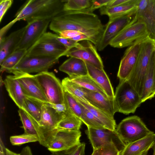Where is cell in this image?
<instances>
[{"label":"cell","mask_w":155,"mask_h":155,"mask_svg":"<svg viewBox=\"0 0 155 155\" xmlns=\"http://www.w3.org/2000/svg\"><path fill=\"white\" fill-rule=\"evenodd\" d=\"M83 41L68 50L64 56L80 59L99 69H104L102 61L95 47L90 41Z\"/></svg>","instance_id":"30bf717a"},{"label":"cell","mask_w":155,"mask_h":155,"mask_svg":"<svg viewBox=\"0 0 155 155\" xmlns=\"http://www.w3.org/2000/svg\"><path fill=\"white\" fill-rule=\"evenodd\" d=\"M25 26L11 33L0 40V64L15 51L23 35Z\"/></svg>","instance_id":"ffe728a7"},{"label":"cell","mask_w":155,"mask_h":155,"mask_svg":"<svg viewBox=\"0 0 155 155\" xmlns=\"http://www.w3.org/2000/svg\"><path fill=\"white\" fill-rule=\"evenodd\" d=\"M155 41L149 37L141 42L137 60L132 73L127 80L141 97L146 73L154 49Z\"/></svg>","instance_id":"3957f363"},{"label":"cell","mask_w":155,"mask_h":155,"mask_svg":"<svg viewBox=\"0 0 155 155\" xmlns=\"http://www.w3.org/2000/svg\"><path fill=\"white\" fill-rule=\"evenodd\" d=\"M35 76L48 103L64 102V90L61 82L54 73L46 71L38 73Z\"/></svg>","instance_id":"ba28073f"},{"label":"cell","mask_w":155,"mask_h":155,"mask_svg":"<svg viewBox=\"0 0 155 155\" xmlns=\"http://www.w3.org/2000/svg\"><path fill=\"white\" fill-rule=\"evenodd\" d=\"M99 155H120L117 148L112 144H107L98 149Z\"/></svg>","instance_id":"74e56055"},{"label":"cell","mask_w":155,"mask_h":155,"mask_svg":"<svg viewBox=\"0 0 155 155\" xmlns=\"http://www.w3.org/2000/svg\"><path fill=\"white\" fill-rule=\"evenodd\" d=\"M82 34H83L77 31L69 30L62 31L58 34V35L63 38L71 39Z\"/></svg>","instance_id":"7bdbcfd3"},{"label":"cell","mask_w":155,"mask_h":155,"mask_svg":"<svg viewBox=\"0 0 155 155\" xmlns=\"http://www.w3.org/2000/svg\"><path fill=\"white\" fill-rule=\"evenodd\" d=\"M82 109L80 119L87 127L97 129H106L102 122L79 102Z\"/></svg>","instance_id":"d6a6232c"},{"label":"cell","mask_w":155,"mask_h":155,"mask_svg":"<svg viewBox=\"0 0 155 155\" xmlns=\"http://www.w3.org/2000/svg\"><path fill=\"white\" fill-rule=\"evenodd\" d=\"M141 42L128 47L125 51L121 60L117 74L120 81L127 80L133 71L139 55Z\"/></svg>","instance_id":"e0dca14e"},{"label":"cell","mask_w":155,"mask_h":155,"mask_svg":"<svg viewBox=\"0 0 155 155\" xmlns=\"http://www.w3.org/2000/svg\"><path fill=\"white\" fill-rule=\"evenodd\" d=\"M57 35L45 33L27 50L25 56L59 58L64 56L68 49L56 39Z\"/></svg>","instance_id":"5b68a950"},{"label":"cell","mask_w":155,"mask_h":155,"mask_svg":"<svg viewBox=\"0 0 155 155\" xmlns=\"http://www.w3.org/2000/svg\"><path fill=\"white\" fill-rule=\"evenodd\" d=\"M81 120L68 110L64 117L58 124L57 129L67 130H79L82 124Z\"/></svg>","instance_id":"f546056e"},{"label":"cell","mask_w":155,"mask_h":155,"mask_svg":"<svg viewBox=\"0 0 155 155\" xmlns=\"http://www.w3.org/2000/svg\"><path fill=\"white\" fill-rule=\"evenodd\" d=\"M69 78L72 81L83 88L100 93L108 97L102 89L88 74Z\"/></svg>","instance_id":"4dcf8cb0"},{"label":"cell","mask_w":155,"mask_h":155,"mask_svg":"<svg viewBox=\"0 0 155 155\" xmlns=\"http://www.w3.org/2000/svg\"><path fill=\"white\" fill-rule=\"evenodd\" d=\"M155 96V51L151 55L146 73L142 93V103L153 98Z\"/></svg>","instance_id":"44dd1931"},{"label":"cell","mask_w":155,"mask_h":155,"mask_svg":"<svg viewBox=\"0 0 155 155\" xmlns=\"http://www.w3.org/2000/svg\"><path fill=\"white\" fill-rule=\"evenodd\" d=\"M64 102L67 105L68 110L72 114L80 118L82 111L79 102L75 97L64 90Z\"/></svg>","instance_id":"e575fe53"},{"label":"cell","mask_w":155,"mask_h":155,"mask_svg":"<svg viewBox=\"0 0 155 155\" xmlns=\"http://www.w3.org/2000/svg\"><path fill=\"white\" fill-rule=\"evenodd\" d=\"M44 104L40 101L27 97L23 109L32 117L38 124L41 120L42 107Z\"/></svg>","instance_id":"f1b7e54d"},{"label":"cell","mask_w":155,"mask_h":155,"mask_svg":"<svg viewBox=\"0 0 155 155\" xmlns=\"http://www.w3.org/2000/svg\"><path fill=\"white\" fill-rule=\"evenodd\" d=\"M13 74L21 84L26 97L32 98L44 103H48L35 75L13 70Z\"/></svg>","instance_id":"4fadbf2b"},{"label":"cell","mask_w":155,"mask_h":155,"mask_svg":"<svg viewBox=\"0 0 155 155\" xmlns=\"http://www.w3.org/2000/svg\"><path fill=\"white\" fill-rule=\"evenodd\" d=\"M71 39L74 40L77 42H78L79 41L85 40L89 41L91 42V40L90 38L87 35L84 34H82L81 35H78Z\"/></svg>","instance_id":"f6af8a7d"},{"label":"cell","mask_w":155,"mask_h":155,"mask_svg":"<svg viewBox=\"0 0 155 155\" xmlns=\"http://www.w3.org/2000/svg\"><path fill=\"white\" fill-rule=\"evenodd\" d=\"M59 59L55 58L25 56L13 70L30 74L48 71L58 62Z\"/></svg>","instance_id":"7c38bea8"},{"label":"cell","mask_w":155,"mask_h":155,"mask_svg":"<svg viewBox=\"0 0 155 155\" xmlns=\"http://www.w3.org/2000/svg\"><path fill=\"white\" fill-rule=\"evenodd\" d=\"M114 102L116 112L125 114L134 113L142 103L141 97L127 80L120 81Z\"/></svg>","instance_id":"277c9868"},{"label":"cell","mask_w":155,"mask_h":155,"mask_svg":"<svg viewBox=\"0 0 155 155\" xmlns=\"http://www.w3.org/2000/svg\"><path fill=\"white\" fill-rule=\"evenodd\" d=\"M56 39L61 43L65 46L68 50L78 45L79 42L71 39L65 38L57 35Z\"/></svg>","instance_id":"f35d334b"},{"label":"cell","mask_w":155,"mask_h":155,"mask_svg":"<svg viewBox=\"0 0 155 155\" xmlns=\"http://www.w3.org/2000/svg\"><path fill=\"white\" fill-rule=\"evenodd\" d=\"M91 5L89 8L91 11L93 12L95 10L106 6L111 1V0H91Z\"/></svg>","instance_id":"b9f144b4"},{"label":"cell","mask_w":155,"mask_h":155,"mask_svg":"<svg viewBox=\"0 0 155 155\" xmlns=\"http://www.w3.org/2000/svg\"><path fill=\"white\" fill-rule=\"evenodd\" d=\"M52 19L35 20L27 23L21 40L16 50H28L45 33ZM15 50V51H16Z\"/></svg>","instance_id":"8fae6325"},{"label":"cell","mask_w":155,"mask_h":155,"mask_svg":"<svg viewBox=\"0 0 155 155\" xmlns=\"http://www.w3.org/2000/svg\"><path fill=\"white\" fill-rule=\"evenodd\" d=\"M75 98L78 102L89 110L100 121L105 128L113 130H116L117 125L114 118L111 117L103 111L90 104L81 101L76 98Z\"/></svg>","instance_id":"484cf974"},{"label":"cell","mask_w":155,"mask_h":155,"mask_svg":"<svg viewBox=\"0 0 155 155\" xmlns=\"http://www.w3.org/2000/svg\"><path fill=\"white\" fill-rule=\"evenodd\" d=\"M91 155H99L98 149L97 150H93V152Z\"/></svg>","instance_id":"681fc988"},{"label":"cell","mask_w":155,"mask_h":155,"mask_svg":"<svg viewBox=\"0 0 155 155\" xmlns=\"http://www.w3.org/2000/svg\"><path fill=\"white\" fill-rule=\"evenodd\" d=\"M6 155H20V154L14 152L6 148Z\"/></svg>","instance_id":"c3c4849f"},{"label":"cell","mask_w":155,"mask_h":155,"mask_svg":"<svg viewBox=\"0 0 155 155\" xmlns=\"http://www.w3.org/2000/svg\"><path fill=\"white\" fill-rule=\"evenodd\" d=\"M65 0H30L26 1L16 14L15 18L8 24L10 28L17 21L52 19L63 11Z\"/></svg>","instance_id":"7a4b0ae2"},{"label":"cell","mask_w":155,"mask_h":155,"mask_svg":"<svg viewBox=\"0 0 155 155\" xmlns=\"http://www.w3.org/2000/svg\"><path fill=\"white\" fill-rule=\"evenodd\" d=\"M152 148L153 150V155H155V141L154 145L153 146V147Z\"/></svg>","instance_id":"f907efd6"},{"label":"cell","mask_w":155,"mask_h":155,"mask_svg":"<svg viewBox=\"0 0 155 155\" xmlns=\"http://www.w3.org/2000/svg\"><path fill=\"white\" fill-rule=\"evenodd\" d=\"M11 99L19 108L23 109L27 97L19 82L14 75H8L3 81Z\"/></svg>","instance_id":"7402d4cb"},{"label":"cell","mask_w":155,"mask_h":155,"mask_svg":"<svg viewBox=\"0 0 155 155\" xmlns=\"http://www.w3.org/2000/svg\"><path fill=\"white\" fill-rule=\"evenodd\" d=\"M6 148L5 147L3 143L0 139V155H6Z\"/></svg>","instance_id":"7dc6e473"},{"label":"cell","mask_w":155,"mask_h":155,"mask_svg":"<svg viewBox=\"0 0 155 155\" xmlns=\"http://www.w3.org/2000/svg\"><path fill=\"white\" fill-rule=\"evenodd\" d=\"M18 113L24 130V133L33 135L38 138L39 126L37 122L24 110L19 108Z\"/></svg>","instance_id":"4316f807"},{"label":"cell","mask_w":155,"mask_h":155,"mask_svg":"<svg viewBox=\"0 0 155 155\" xmlns=\"http://www.w3.org/2000/svg\"><path fill=\"white\" fill-rule=\"evenodd\" d=\"M130 0H111L106 7H113L128 3Z\"/></svg>","instance_id":"ee69618b"},{"label":"cell","mask_w":155,"mask_h":155,"mask_svg":"<svg viewBox=\"0 0 155 155\" xmlns=\"http://www.w3.org/2000/svg\"><path fill=\"white\" fill-rule=\"evenodd\" d=\"M93 150L98 149L107 144L114 145L120 153L126 144L115 130L107 129H97L87 127L85 130Z\"/></svg>","instance_id":"9c48e42d"},{"label":"cell","mask_w":155,"mask_h":155,"mask_svg":"<svg viewBox=\"0 0 155 155\" xmlns=\"http://www.w3.org/2000/svg\"><path fill=\"white\" fill-rule=\"evenodd\" d=\"M91 0H65L63 6L64 11H79L90 8Z\"/></svg>","instance_id":"836d02e7"},{"label":"cell","mask_w":155,"mask_h":155,"mask_svg":"<svg viewBox=\"0 0 155 155\" xmlns=\"http://www.w3.org/2000/svg\"><path fill=\"white\" fill-rule=\"evenodd\" d=\"M59 70L67 74L72 78L88 74L86 62L83 60L74 57L64 61L59 67Z\"/></svg>","instance_id":"cb8c5ba5"},{"label":"cell","mask_w":155,"mask_h":155,"mask_svg":"<svg viewBox=\"0 0 155 155\" xmlns=\"http://www.w3.org/2000/svg\"><path fill=\"white\" fill-rule=\"evenodd\" d=\"M88 75L99 86L110 98L114 99V93L109 79L104 69H99L86 63Z\"/></svg>","instance_id":"603a6c76"},{"label":"cell","mask_w":155,"mask_h":155,"mask_svg":"<svg viewBox=\"0 0 155 155\" xmlns=\"http://www.w3.org/2000/svg\"><path fill=\"white\" fill-rule=\"evenodd\" d=\"M116 130L126 145L141 139L153 132L136 115L123 119L117 126Z\"/></svg>","instance_id":"52a82bcc"},{"label":"cell","mask_w":155,"mask_h":155,"mask_svg":"<svg viewBox=\"0 0 155 155\" xmlns=\"http://www.w3.org/2000/svg\"><path fill=\"white\" fill-rule=\"evenodd\" d=\"M154 50L155 51V45H154Z\"/></svg>","instance_id":"816d5d0a"},{"label":"cell","mask_w":155,"mask_h":155,"mask_svg":"<svg viewBox=\"0 0 155 155\" xmlns=\"http://www.w3.org/2000/svg\"><path fill=\"white\" fill-rule=\"evenodd\" d=\"M27 50L20 49L15 51L7 56L0 64L1 72H11L26 55Z\"/></svg>","instance_id":"83f0119b"},{"label":"cell","mask_w":155,"mask_h":155,"mask_svg":"<svg viewBox=\"0 0 155 155\" xmlns=\"http://www.w3.org/2000/svg\"><path fill=\"white\" fill-rule=\"evenodd\" d=\"M139 0H130L127 3L119 6L108 7H103L100 9L101 15L107 16L109 20L127 15L135 14Z\"/></svg>","instance_id":"d4e9b609"},{"label":"cell","mask_w":155,"mask_h":155,"mask_svg":"<svg viewBox=\"0 0 155 155\" xmlns=\"http://www.w3.org/2000/svg\"><path fill=\"white\" fill-rule=\"evenodd\" d=\"M19 154L20 155H33L31 148L28 146L24 147Z\"/></svg>","instance_id":"bcb514c9"},{"label":"cell","mask_w":155,"mask_h":155,"mask_svg":"<svg viewBox=\"0 0 155 155\" xmlns=\"http://www.w3.org/2000/svg\"><path fill=\"white\" fill-rule=\"evenodd\" d=\"M81 133L80 130L57 131L47 148L51 152L67 150L81 143Z\"/></svg>","instance_id":"2e32d148"},{"label":"cell","mask_w":155,"mask_h":155,"mask_svg":"<svg viewBox=\"0 0 155 155\" xmlns=\"http://www.w3.org/2000/svg\"><path fill=\"white\" fill-rule=\"evenodd\" d=\"M155 141V134L152 132L145 137L126 145L120 155H147Z\"/></svg>","instance_id":"d6986e66"},{"label":"cell","mask_w":155,"mask_h":155,"mask_svg":"<svg viewBox=\"0 0 155 155\" xmlns=\"http://www.w3.org/2000/svg\"><path fill=\"white\" fill-rule=\"evenodd\" d=\"M145 24L134 17L130 23L111 41L109 45L121 48L142 41L149 37Z\"/></svg>","instance_id":"8992f818"},{"label":"cell","mask_w":155,"mask_h":155,"mask_svg":"<svg viewBox=\"0 0 155 155\" xmlns=\"http://www.w3.org/2000/svg\"><path fill=\"white\" fill-rule=\"evenodd\" d=\"M47 105L51 107L57 112L59 114H65L68 110L66 104L64 102L62 104L45 103Z\"/></svg>","instance_id":"60d3db41"},{"label":"cell","mask_w":155,"mask_h":155,"mask_svg":"<svg viewBox=\"0 0 155 155\" xmlns=\"http://www.w3.org/2000/svg\"><path fill=\"white\" fill-rule=\"evenodd\" d=\"M10 140L12 145L20 146L27 143L38 141L39 139L36 136L24 133L11 136L10 137Z\"/></svg>","instance_id":"d590c367"},{"label":"cell","mask_w":155,"mask_h":155,"mask_svg":"<svg viewBox=\"0 0 155 155\" xmlns=\"http://www.w3.org/2000/svg\"><path fill=\"white\" fill-rule=\"evenodd\" d=\"M12 0H1L0 1V22L7 10L13 3Z\"/></svg>","instance_id":"ab89813d"},{"label":"cell","mask_w":155,"mask_h":155,"mask_svg":"<svg viewBox=\"0 0 155 155\" xmlns=\"http://www.w3.org/2000/svg\"><path fill=\"white\" fill-rule=\"evenodd\" d=\"M49 27L58 34L69 30L81 32L90 38L97 48L105 28L98 17L89 8L79 11H63L52 19Z\"/></svg>","instance_id":"6da1fadb"},{"label":"cell","mask_w":155,"mask_h":155,"mask_svg":"<svg viewBox=\"0 0 155 155\" xmlns=\"http://www.w3.org/2000/svg\"><path fill=\"white\" fill-rule=\"evenodd\" d=\"M82 88L84 93L85 98L89 104L114 118V115L116 111L114 99L100 93Z\"/></svg>","instance_id":"ac0fdd59"},{"label":"cell","mask_w":155,"mask_h":155,"mask_svg":"<svg viewBox=\"0 0 155 155\" xmlns=\"http://www.w3.org/2000/svg\"><path fill=\"white\" fill-rule=\"evenodd\" d=\"M134 14L127 15L109 20L105 26L99 44L97 48L101 51L131 21Z\"/></svg>","instance_id":"9a60e30c"},{"label":"cell","mask_w":155,"mask_h":155,"mask_svg":"<svg viewBox=\"0 0 155 155\" xmlns=\"http://www.w3.org/2000/svg\"><path fill=\"white\" fill-rule=\"evenodd\" d=\"M134 17L144 23L149 37L155 41V0H139Z\"/></svg>","instance_id":"5bb4252c"},{"label":"cell","mask_w":155,"mask_h":155,"mask_svg":"<svg viewBox=\"0 0 155 155\" xmlns=\"http://www.w3.org/2000/svg\"><path fill=\"white\" fill-rule=\"evenodd\" d=\"M61 83L64 90L75 98L89 104L85 98V95L81 87L72 81L69 77L63 79Z\"/></svg>","instance_id":"1f68e13d"},{"label":"cell","mask_w":155,"mask_h":155,"mask_svg":"<svg viewBox=\"0 0 155 155\" xmlns=\"http://www.w3.org/2000/svg\"><path fill=\"white\" fill-rule=\"evenodd\" d=\"M85 147L84 143H81L67 150L51 152L50 155H85Z\"/></svg>","instance_id":"8d00e7d4"}]
</instances>
